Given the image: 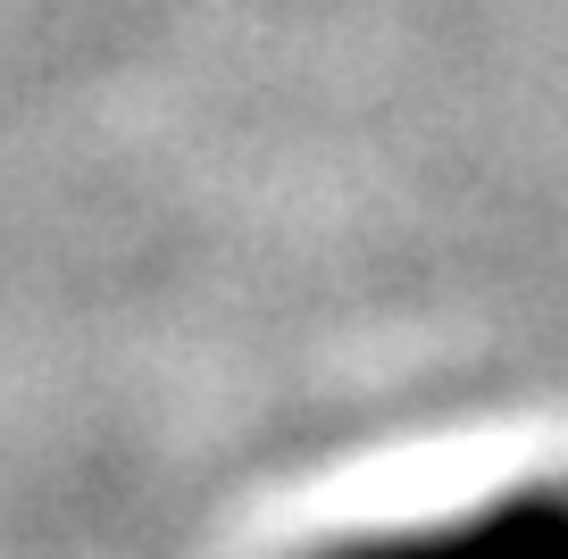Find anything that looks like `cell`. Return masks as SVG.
Returning <instances> with one entry per match:
<instances>
[{"label": "cell", "mask_w": 568, "mask_h": 559, "mask_svg": "<svg viewBox=\"0 0 568 559\" xmlns=\"http://www.w3.org/2000/svg\"><path fill=\"white\" fill-rule=\"evenodd\" d=\"M343 559H568V518H560V492L551 485H527V492L460 509L444 526H418V535L359 542Z\"/></svg>", "instance_id": "cell-1"}]
</instances>
